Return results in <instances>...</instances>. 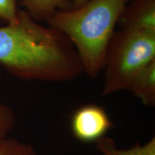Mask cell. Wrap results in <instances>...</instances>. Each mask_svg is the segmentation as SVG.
I'll use <instances>...</instances> for the list:
<instances>
[{
	"label": "cell",
	"instance_id": "cell-1",
	"mask_svg": "<svg viewBox=\"0 0 155 155\" xmlns=\"http://www.w3.org/2000/svg\"><path fill=\"white\" fill-rule=\"evenodd\" d=\"M0 65L25 81L65 83L83 73L68 38L42 25L26 11H19L16 22L0 28Z\"/></svg>",
	"mask_w": 155,
	"mask_h": 155
},
{
	"label": "cell",
	"instance_id": "cell-2",
	"mask_svg": "<svg viewBox=\"0 0 155 155\" xmlns=\"http://www.w3.org/2000/svg\"><path fill=\"white\" fill-rule=\"evenodd\" d=\"M129 1L89 0L78 8L56 11L46 20L71 40L88 77L103 71L108 42Z\"/></svg>",
	"mask_w": 155,
	"mask_h": 155
},
{
	"label": "cell",
	"instance_id": "cell-3",
	"mask_svg": "<svg viewBox=\"0 0 155 155\" xmlns=\"http://www.w3.org/2000/svg\"><path fill=\"white\" fill-rule=\"evenodd\" d=\"M154 60L155 32L115 31L106 48L102 96L128 90L134 78Z\"/></svg>",
	"mask_w": 155,
	"mask_h": 155
},
{
	"label": "cell",
	"instance_id": "cell-4",
	"mask_svg": "<svg viewBox=\"0 0 155 155\" xmlns=\"http://www.w3.org/2000/svg\"><path fill=\"white\" fill-rule=\"evenodd\" d=\"M73 137L82 143H96L114 127L109 115L102 106L88 104L78 108L70 121Z\"/></svg>",
	"mask_w": 155,
	"mask_h": 155
},
{
	"label": "cell",
	"instance_id": "cell-5",
	"mask_svg": "<svg viewBox=\"0 0 155 155\" xmlns=\"http://www.w3.org/2000/svg\"><path fill=\"white\" fill-rule=\"evenodd\" d=\"M117 25L124 30L155 32V0H129Z\"/></svg>",
	"mask_w": 155,
	"mask_h": 155
},
{
	"label": "cell",
	"instance_id": "cell-6",
	"mask_svg": "<svg viewBox=\"0 0 155 155\" xmlns=\"http://www.w3.org/2000/svg\"><path fill=\"white\" fill-rule=\"evenodd\" d=\"M128 90L147 106H155V60L136 76Z\"/></svg>",
	"mask_w": 155,
	"mask_h": 155
},
{
	"label": "cell",
	"instance_id": "cell-7",
	"mask_svg": "<svg viewBox=\"0 0 155 155\" xmlns=\"http://www.w3.org/2000/svg\"><path fill=\"white\" fill-rule=\"evenodd\" d=\"M96 147L101 155H155V137L144 144L123 149L118 147L113 139L105 136L96 141Z\"/></svg>",
	"mask_w": 155,
	"mask_h": 155
},
{
	"label": "cell",
	"instance_id": "cell-8",
	"mask_svg": "<svg viewBox=\"0 0 155 155\" xmlns=\"http://www.w3.org/2000/svg\"><path fill=\"white\" fill-rule=\"evenodd\" d=\"M26 12L38 22L47 20L56 11L71 7L70 0H22Z\"/></svg>",
	"mask_w": 155,
	"mask_h": 155
},
{
	"label": "cell",
	"instance_id": "cell-9",
	"mask_svg": "<svg viewBox=\"0 0 155 155\" xmlns=\"http://www.w3.org/2000/svg\"><path fill=\"white\" fill-rule=\"evenodd\" d=\"M0 155H40L29 143L13 137H7L0 143Z\"/></svg>",
	"mask_w": 155,
	"mask_h": 155
},
{
	"label": "cell",
	"instance_id": "cell-10",
	"mask_svg": "<svg viewBox=\"0 0 155 155\" xmlns=\"http://www.w3.org/2000/svg\"><path fill=\"white\" fill-rule=\"evenodd\" d=\"M17 119L15 111L0 98V143L9 137L16 124Z\"/></svg>",
	"mask_w": 155,
	"mask_h": 155
},
{
	"label": "cell",
	"instance_id": "cell-11",
	"mask_svg": "<svg viewBox=\"0 0 155 155\" xmlns=\"http://www.w3.org/2000/svg\"><path fill=\"white\" fill-rule=\"evenodd\" d=\"M16 0H0V19L7 24L15 22L18 16Z\"/></svg>",
	"mask_w": 155,
	"mask_h": 155
},
{
	"label": "cell",
	"instance_id": "cell-12",
	"mask_svg": "<svg viewBox=\"0 0 155 155\" xmlns=\"http://www.w3.org/2000/svg\"><path fill=\"white\" fill-rule=\"evenodd\" d=\"M89 0H71V9L78 8V7H81V6L86 4Z\"/></svg>",
	"mask_w": 155,
	"mask_h": 155
},
{
	"label": "cell",
	"instance_id": "cell-13",
	"mask_svg": "<svg viewBox=\"0 0 155 155\" xmlns=\"http://www.w3.org/2000/svg\"><path fill=\"white\" fill-rule=\"evenodd\" d=\"M0 78H1V72H0Z\"/></svg>",
	"mask_w": 155,
	"mask_h": 155
}]
</instances>
